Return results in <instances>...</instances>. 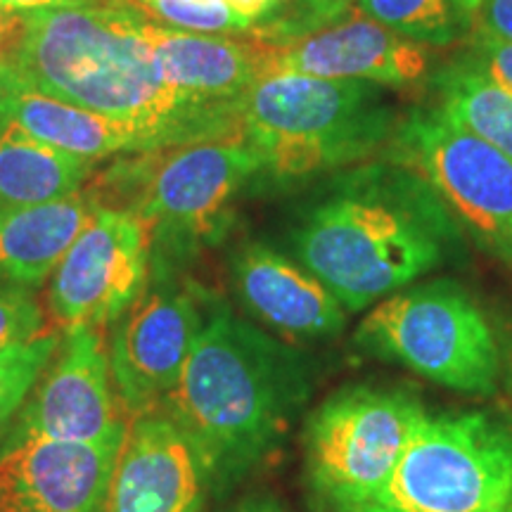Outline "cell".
<instances>
[{"label":"cell","instance_id":"cell-1","mask_svg":"<svg viewBox=\"0 0 512 512\" xmlns=\"http://www.w3.org/2000/svg\"><path fill=\"white\" fill-rule=\"evenodd\" d=\"M24 17L22 43L3 62L17 86L119 121L150 150L242 136V114L197 105L162 79L150 15L133 0Z\"/></svg>","mask_w":512,"mask_h":512},{"label":"cell","instance_id":"cell-2","mask_svg":"<svg viewBox=\"0 0 512 512\" xmlns=\"http://www.w3.org/2000/svg\"><path fill=\"white\" fill-rule=\"evenodd\" d=\"M458 247L456 216L418 171L396 159L335 174L290 228L294 259L349 313L418 283Z\"/></svg>","mask_w":512,"mask_h":512},{"label":"cell","instance_id":"cell-3","mask_svg":"<svg viewBox=\"0 0 512 512\" xmlns=\"http://www.w3.org/2000/svg\"><path fill=\"white\" fill-rule=\"evenodd\" d=\"M313 387L309 358L209 299L181 380L162 411L226 494L278 448Z\"/></svg>","mask_w":512,"mask_h":512},{"label":"cell","instance_id":"cell-4","mask_svg":"<svg viewBox=\"0 0 512 512\" xmlns=\"http://www.w3.org/2000/svg\"><path fill=\"white\" fill-rule=\"evenodd\" d=\"M401 117L382 86L264 74L242 102V138L259 157L256 183H306L392 145Z\"/></svg>","mask_w":512,"mask_h":512},{"label":"cell","instance_id":"cell-5","mask_svg":"<svg viewBox=\"0 0 512 512\" xmlns=\"http://www.w3.org/2000/svg\"><path fill=\"white\" fill-rule=\"evenodd\" d=\"M259 171V157L238 136L131 152L86 188L100 207L131 211L145 223L150 261L178 266L223 238L235 200Z\"/></svg>","mask_w":512,"mask_h":512},{"label":"cell","instance_id":"cell-6","mask_svg":"<svg viewBox=\"0 0 512 512\" xmlns=\"http://www.w3.org/2000/svg\"><path fill=\"white\" fill-rule=\"evenodd\" d=\"M425 415L406 389L354 384L330 394L304 427V477L318 508H366L387 486Z\"/></svg>","mask_w":512,"mask_h":512},{"label":"cell","instance_id":"cell-7","mask_svg":"<svg viewBox=\"0 0 512 512\" xmlns=\"http://www.w3.org/2000/svg\"><path fill=\"white\" fill-rule=\"evenodd\" d=\"M354 342L434 384L467 394L494 392L498 344L484 311L456 280L408 285L377 302Z\"/></svg>","mask_w":512,"mask_h":512},{"label":"cell","instance_id":"cell-8","mask_svg":"<svg viewBox=\"0 0 512 512\" xmlns=\"http://www.w3.org/2000/svg\"><path fill=\"white\" fill-rule=\"evenodd\" d=\"M512 432L479 411L425 415L384 489L361 512H505Z\"/></svg>","mask_w":512,"mask_h":512},{"label":"cell","instance_id":"cell-9","mask_svg":"<svg viewBox=\"0 0 512 512\" xmlns=\"http://www.w3.org/2000/svg\"><path fill=\"white\" fill-rule=\"evenodd\" d=\"M392 159L432 185L458 226L479 247L512 266V159L439 107H418L401 119Z\"/></svg>","mask_w":512,"mask_h":512},{"label":"cell","instance_id":"cell-10","mask_svg":"<svg viewBox=\"0 0 512 512\" xmlns=\"http://www.w3.org/2000/svg\"><path fill=\"white\" fill-rule=\"evenodd\" d=\"M209 299L178 266L150 261V278L114 323L110 342L114 387L128 422L164 408L200 335Z\"/></svg>","mask_w":512,"mask_h":512},{"label":"cell","instance_id":"cell-11","mask_svg":"<svg viewBox=\"0 0 512 512\" xmlns=\"http://www.w3.org/2000/svg\"><path fill=\"white\" fill-rule=\"evenodd\" d=\"M128 418L114 387L107 330L64 328L53 358L43 368L3 448L19 441L124 439Z\"/></svg>","mask_w":512,"mask_h":512},{"label":"cell","instance_id":"cell-12","mask_svg":"<svg viewBox=\"0 0 512 512\" xmlns=\"http://www.w3.org/2000/svg\"><path fill=\"white\" fill-rule=\"evenodd\" d=\"M150 230L136 214L100 207L48 278L57 328H114L150 278Z\"/></svg>","mask_w":512,"mask_h":512},{"label":"cell","instance_id":"cell-13","mask_svg":"<svg viewBox=\"0 0 512 512\" xmlns=\"http://www.w3.org/2000/svg\"><path fill=\"white\" fill-rule=\"evenodd\" d=\"M124 439H34L3 448L0 512H105Z\"/></svg>","mask_w":512,"mask_h":512},{"label":"cell","instance_id":"cell-14","mask_svg":"<svg viewBox=\"0 0 512 512\" xmlns=\"http://www.w3.org/2000/svg\"><path fill=\"white\" fill-rule=\"evenodd\" d=\"M430 50L389 31L361 10L283 48H271L268 74L354 79L406 88L430 74Z\"/></svg>","mask_w":512,"mask_h":512},{"label":"cell","instance_id":"cell-15","mask_svg":"<svg viewBox=\"0 0 512 512\" xmlns=\"http://www.w3.org/2000/svg\"><path fill=\"white\" fill-rule=\"evenodd\" d=\"M207 494L200 456L169 415L128 422L105 512H202Z\"/></svg>","mask_w":512,"mask_h":512},{"label":"cell","instance_id":"cell-16","mask_svg":"<svg viewBox=\"0 0 512 512\" xmlns=\"http://www.w3.org/2000/svg\"><path fill=\"white\" fill-rule=\"evenodd\" d=\"M230 278L240 302L259 323L292 339L342 332L349 311L299 261L266 242H242L230 256Z\"/></svg>","mask_w":512,"mask_h":512},{"label":"cell","instance_id":"cell-17","mask_svg":"<svg viewBox=\"0 0 512 512\" xmlns=\"http://www.w3.org/2000/svg\"><path fill=\"white\" fill-rule=\"evenodd\" d=\"M147 43L162 79L197 105L242 114L254 83L268 74V55L259 41L195 34L166 27L147 17Z\"/></svg>","mask_w":512,"mask_h":512},{"label":"cell","instance_id":"cell-18","mask_svg":"<svg viewBox=\"0 0 512 512\" xmlns=\"http://www.w3.org/2000/svg\"><path fill=\"white\" fill-rule=\"evenodd\" d=\"M88 188L41 207L0 211V283L36 290L98 214Z\"/></svg>","mask_w":512,"mask_h":512},{"label":"cell","instance_id":"cell-19","mask_svg":"<svg viewBox=\"0 0 512 512\" xmlns=\"http://www.w3.org/2000/svg\"><path fill=\"white\" fill-rule=\"evenodd\" d=\"M12 79V76H10ZM10 126L64 155L100 162L114 155L150 150L133 128L12 81Z\"/></svg>","mask_w":512,"mask_h":512},{"label":"cell","instance_id":"cell-20","mask_svg":"<svg viewBox=\"0 0 512 512\" xmlns=\"http://www.w3.org/2000/svg\"><path fill=\"white\" fill-rule=\"evenodd\" d=\"M93 166L95 162L64 155L8 124L0 136V211L67 200L86 188Z\"/></svg>","mask_w":512,"mask_h":512},{"label":"cell","instance_id":"cell-21","mask_svg":"<svg viewBox=\"0 0 512 512\" xmlns=\"http://www.w3.org/2000/svg\"><path fill=\"white\" fill-rule=\"evenodd\" d=\"M437 107L512 159V93L484 69L475 55L434 72Z\"/></svg>","mask_w":512,"mask_h":512},{"label":"cell","instance_id":"cell-22","mask_svg":"<svg viewBox=\"0 0 512 512\" xmlns=\"http://www.w3.org/2000/svg\"><path fill=\"white\" fill-rule=\"evenodd\" d=\"M363 15L425 48H446L475 31L467 0H356Z\"/></svg>","mask_w":512,"mask_h":512},{"label":"cell","instance_id":"cell-23","mask_svg":"<svg viewBox=\"0 0 512 512\" xmlns=\"http://www.w3.org/2000/svg\"><path fill=\"white\" fill-rule=\"evenodd\" d=\"M60 337V328H46L31 342L0 349V451L36 380L53 358Z\"/></svg>","mask_w":512,"mask_h":512},{"label":"cell","instance_id":"cell-24","mask_svg":"<svg viewBox=\"0 0 512 512\" xmlns=\"http://www.w3.org/2000/svg\"><path fill=\"white\" fill-rule=\"evenodd\" d=\"M147 15H155L174 29L195 34H245L254 24L233 10L226 0H133Z\"/></svg>","mask_w":512,"mask_h":512},{"label":"cell","instance_id":"cell-25","mask_svg":"<svg viewBox=\"0 0 512 512\" xmlns=\"http://www.w3.org/2000/svg\"><path fill=\"white\" fill-rule=\"evenodd\" d=\"M46 330V313L34 290L0 283V349L31 342Z\"/></svg>","mask_w":512,"mask_h":512},{"label":"cell","instance_id":"cell-26","mask_svg":"<svg viewBox=\"0 0 512 512\" xmlns=\"http://www.w3.org/2000/svg\"><path fill=\"white\" fill-rule=\"evenodd\" d=\"M472 55L484 64L486 72L512 93V43L498 41L494 36H486L482 31H477Z\"/></svg>","mask_w":512,"mask_h":512},{"label":"cell","instance_id":"cell-27","mask_svg":"<svg viewBox=\"0 0 512 512\" xmlns=\"http://www.w3.org/2000/svg\"><path fill=\"white\" fill-rule=\"evenodd\" d=\"M475 24L482 34L512 43V0H479Z\"/></svg>","mask_w":512,"mask_h":512},{"label":"cell","instance_id":"cell-28","mask_svg":"<svg viewBox=\"0 0 512 512\" xmlns=\"http://www.w3.org/2000/svg\"><path fill=\"white\" fill-rule=\"evenodd\" d=\"M24 22H27V17L22 12L0 8V62L8 60L19 48L24 36Z\"/></svg>","mask_w":512,"mask_h":512},{"label":"cell","instance_id":"cell-29","mask_svg":"<svg viewBox=\"0 0 512 512\" xmlns=\"http://www.w3.org/2000/svg\"><path fill=\"white\" fill-rule=\"evenodd\" d=\"M110 3V0H0V8L12 12H41V10H67V8H88V5Z\"/></svg>","mask_w":512,"mask_h":512},{"label":"cell","instance_id":"cell-30","mask_svg":"<svg viewBox=\"0 0 512 512\" xmlns=\"http://www.w3.org/2000/svg\"><path fill=\"white\" fill-rule=\"evenodd\" d=\"M226 3L233 10H238L242 17L249 19L256 29L259 24L268 22V19H271L275 12L280 10L283 0H226Z\"/></svg>","mask_w":512,"mask_h":512},{"label":"cell","instance_id":"cell-31","mask_svg":"<svg viewBox=\"0 0 512 512\" xmlns=\"http://www.w3.org/2000/svg\"><path fill=\"white\" fill-rule=\"evenodd\" d=\"M10 100H12V79L8 67L0 62V136L10 124Z\"/></svg>","mask_w":512,"mask_h":512},{"label":"cell","instance_id":"cell-32","mask_svg":"<svg viewBox=\"0 0 512 512\" xmlns=\"http://www.w3.org/2000/svg\"><path fill=\"white\" fill-rule=\"evenodd\" d=\"M230 512H287V510L278 501H273V498L254 496L238 503Z\"/></svg>","mask_w":512,"mask_h":512},{"label":"cell","instance_id":"cell-33","mask_svg":"<svg viewBox=\"0 0 512 512\" xmlns=\"http://www.w3.org/2000/svg\"><path fill=\"white\" fill-rule=\"evenodd\" d=\"M313 3H316L320 10H325L335 19H342L344 15H349L351 3H354V0H313Z\"/></svg>","mask_w":512,"mask_h":512},{"label":"cell","instance_id":"cell-34","mask_svg":"<svg viewBox=\"0 0 512 512\" xmlns=\"http://www.w3.org/2000/svg\"><path fill=\"white\" fill-rule=\"evenodd\" d=\"M467 5H470L472 12H477V5H479V0H467Z\"/></svg>","mask_w":512,"mask_h":512},{"label":"cell","instance_id":"cell-35","mask_svg":"<svg viewBox=\"0 0 512 512\" xmlns=\"http://www.w3.org/2000/svg\"><path fill=\"white\" fill-rule=\"evenodd\" d=\"M505 512H512V505H510V508H508V510H505Z\"/></svg>","mask_w":512,"mask_h":512},{"label":"cell","instance_id":"cell-36","mask_svg":"<svg viewBox=\"0 0 512 512\" xmlns=\"http://www.w3.org/2000/svg\"><path fill=\"white\" fill-rule=\"evenodd\" d=\"M510 380H512V368H510Z\"/></svg>","mask_w":512,"mask_h":512}]
</instances>
